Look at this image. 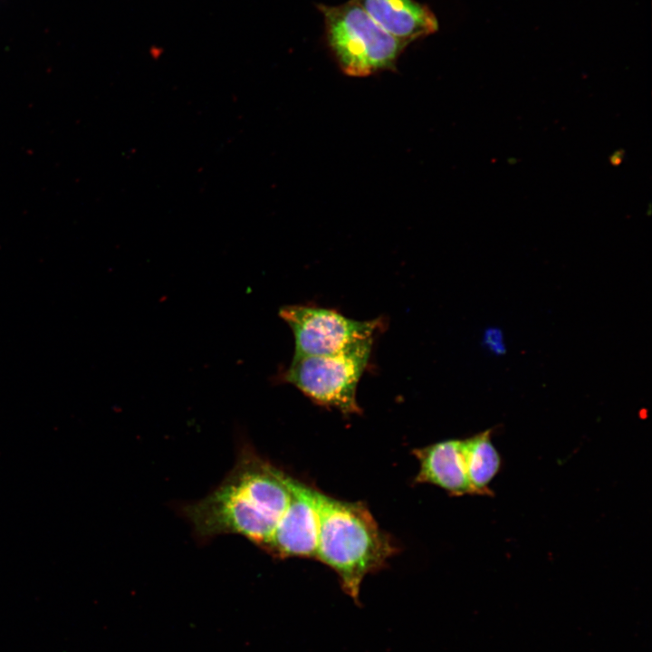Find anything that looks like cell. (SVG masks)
I'll return each mask as SVG.
<instances>
[{
  "instance_id": "6da1fadb",
  "label": "cell",
  "mask_w": 652,
  "mask_h": 652,
  "mask_svg": "<svg viewBox=\"0 0 652 652\" xmlns=\"http://www.w3.org/2000/svg\"><path fill=\"white\" fill-rule=\"evenodd\" d=\"M289 479L244 446L224 481L183 514L201 539L238 534L265 551L290 499Z\"/></svg>"
},
{
  "instance_id": "7a4b0ae2",
  "label": "cell",
  "mask_w": 652,
  "mask_h": 652,
  "mask_svg": "<svg viewBox=\"0 0 652 652\" xmlns=\"http://www.w3.org/2000/svg\"><path fill=\"white\" fill-rule=\"evenodd\" d=\"M318 560L339 576L343 590L356 602L365 576L386 563L396 549L361 503L318 494Z\"/></svg>"
},
{
  "instance_id": "3957f363",
  "label": "cell",
  "mask_w": 652,
  "mask_h": 652,
  "mask_svg": "<svg viewBox=\"0 0 652 652\" xmlns=\"http://www.w3.org/2000/svg\"><path fill=\"white\" fill-rule=\"evenodd\" d=\"M318 8L327 43L347 75L365 77L392 70L408 44L382 29L355 0Z\"/></svg>"
},
{
  "instance_id": "277c9868",
  "label": "cell",
  "mask_w": 652,
  "mask_h": 652,
  "mask_svg": "<svg viewBox=\"0 0 652 652\" xmlns=\"http://www.w3.org/2000/svg\"><path fill=\"white\" fill-rule=\"evenodd\" d=\"M371 349L372 338H368L332 355L292 358L280 377L317 404L343 414L359 413L357 387Z\"/></svg>"
},
{
  "instance_id": "5b68a950",
  "label": "cell",
  "mask_w": 652,
  "mask_h": 652,
  "mask_svg": "<svg viewBox=\"0 0 652 652\" xmlns=\"http://www.w3.org/2000/svg\"><path fill=\"white\" fill-rule=\"evenodd\" d=\"M279 316L293 333V358L338 353L359 340L372 338L379 326V320L357 321L311 305H284Z\"/></svg>"
},
{
  "instance_id": "8992f818",
  "label": "cell",
  "mask_w": 652,
  "mask_h": 652,
  "mask_svg": "<svg viewBox=\"0 0 652 652\" xmlns=\"http://www.w3.org/2000/svg\"><path fill=\"white\" fill-rule=\"evenodd\" d=\"M290 499L265 549L277 558L315 557L319 492L290 476Z\"/></svg>"
},
{
  "instance_id": "52a82bcc",
  "label": "cell",
  "mask_w": 652,
  "mask_h": 652,
  "mask_svg": "<svg viewBox=\"0 0 652 652\" xmlns=\"http://www.w3.org/2000/svg\"><path fill=\"white\" fill-rule=\"evenodd\" d=\"M355 1L382 29L408 43L438 30L436 14L415 0Z\"/></svg>"
},
{
  "instance_id": "ba28073f",
  "label": "cell",
  "mask_w": 652,
  "mask_h": 652,
  "mask_svg": "<svg viewBox=\"0 0 652 652\" xmlns=\"http://www.w3.org/2000/svg\"><path fill=\"white\" fill-rule=\"evenodd\" d=\"M419 462L417 483L437 485L454 495L472 494L464 439H450L414 450Z\"/></svg>"
},
{
  "instance_id": "9c48e42d",
  "label": "cell",
  "mask_w": 652,
  "mask_h": 652,
  "mask_svg": "<svg viewBox=\"0 0 652 652\" xmlns=\"http://www.w3.org/2000/svg\"><path fill=\"white\" fill-rule=\"evenodd\" d=\"M491 437L492 429H487L464 439L466 472L472 494H492L489 485L501 469V455Z\"/></svg>"
},
{
  "instance_id": "30bf717a",
  "label": "cell",
  "mask_w": 652,
  "mask_h": 652,
  "mask_svg": "<svg viewBox=\"0 0 652 652\" xmlns=\"http://www.w3.org/2000/svg\"><path fill=\"white\" fill-rule=\"evenodd\" d=\"M484 343L487 349L496 355L504 354L506 351L503 333L498 328H488L485 331Z\"/></svg>"
}]
</instances>
